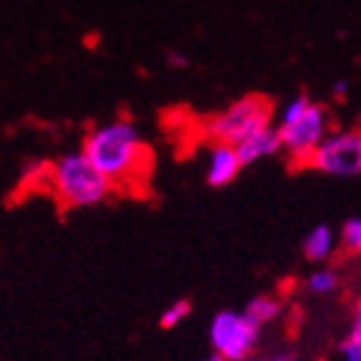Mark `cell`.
Listing matches in <instances>:
<instances>
[{
	"label": "cell",
	"mask_w": 361,
	"mask_h": 361,
	"mask_svg": "<svg viewBox=\"0 0 361 361\" xmlns=\"http://www.w3.org/2000/svg\"><path fill=\"white\" fill-rule=\"evenodd\" d=\"M81 152L114 187L147 175V169L152 167V149L145 145L139 129L127 119L109 121L89 132Z\"/></svg>",
	"instance_id": "obj_1"
},
{
	"label": "cell",
	"mask_w": 361,
	"mask_h": 361,
	"mask_svg": "<svg viewBox=\"0 0 361 361\" xmlns=\"http://www.w3.org/2000/svg\"><path fill=\"white\" fill-rule=\"evenodd\" d=\"M51 192L63 207H94L114 192V185L84 152H71L51 164Z\"/></svg>",
	"instance_id": "obj_2"
},
{
	"label": "cell",
	"mask_w": 361,
	"mask_h": 361,
	"mask_svg": "<svg viewBox=\"0 0 361 361\" xmlns=\"http://www.w3.org/2000/svg\"><path fill=\"white\" fill-rule=\"evenodd\" d=\"M273 119V104L265 97H243L235 104H230L225 111L210 116L205 124L207 137L215 139L212 145H240L245 139L265 132Z\"/></svg>",
	"instance_id": "obj_3"
},
{
	"label": "cell",
	"mask_w": 361,
	"mask_h": 361,
	"mask_svg": "<svg viewBox=\"0 0 361 361\" xmlns=\"http://www.w3.org/2000/svg\"><path fill=\"white\" fill-rule=\"evenodd\" d=\"M260 329L245 311H220L210 321V346L223 361H243L258 346Z\"/></svg>",
	"instance_id": "obj_4"
},
{
	"label": "cell",
	"mask_w": 361,
	"mask_h": 361,
	"mask_svg": "<svg viewBox=\"0 0 361 361\" xmlns=\"http://www.w3.org/2000/svg\"><path fill=\"white\" fill-rule=\"evenodd\" d=\"M308 167L329 177L354 180L361 175V132H329L308 157Z\"/></svg>",
	"instance_id": "obj_5"
},
{
	"label": "cell",
	"mask_w": 361,
	"mask_h": 361,
	"mask_svg": "<svg viewBox=\"0 0 361 361\" xmlns=\"http://www.w3.org/2000/svg\"><path fill=\"white\" fill-rule=\"evenodd\" d=\"M276 129H278V137H281V147L288 152L290 159L308 167L311 152L324 142L326 134L331 132V114L326 111V106L311 102L301 119H295L293 124H286V127H276Z\"/></svg>",
	"instance_id": "obj_6"
},
{
	"label": "cell",
	"mask_w": 361,
	"mask_h": 361,
	"mask_svg": "<svg viewBox=\"0 0 361 361\" xmlns=\"http://www.w3.org/2000/svg\"><path fill=\"white\" fill-rule=\"evenodd\" d=\"M240 162L235 154V147L230 145H212L210 159H207V185L210 187H228L235 177L240 175Z\"/></svg>",
	"instance_id": "obj_7"
},
{
	"label": "cell",
	"mask_w": 361,
	"mask_h": 361,
	"mask_svg": "<svg viewBox=\"0 0 361 361\" xmlns=\"http://www.w3.org/2000/svg\"><path fill=\"white\" fill-rule=\"evenodd\" d=\"M281 149H283V147H281V137H278L276 127H268L265 132L245 139V142H240V145H235V154H238L240 167L255 164L258 159H263V157L278 154Z\"/></svg>",
	"instance_id": "obj_8"
},
{
	"label": "cell",
	"mask_w": 361,
	"mask_h": 361,
	"mask_svg": "<svg viewBox=\"0 0 361 361\" xmlns=\"http://www.w3.org/2000/svg\"><path fill=\"white\" fill-rule=\"evenodd\" d=\"M336 245V235L329 225H316L313 230H308V235L303 238V255L313 263L329 260Z\"/></svg>",
	"instance_id": "obj_9"
},
{
	"label": "cell",
	"mask_w": 361,
	"mask_h": 361,
	"mask_svg": "<svg viewBox=\"0 0 361 361\" xmlns=\"http://www.w3.org/2000/svg\"><path fill=\"white\" fill-rule=\"evenodd\" d=\"M281 311H283V306H281V301H276L273 295H258V298H253V301L247 303V308H245V313L258 326L276 321L278 316H281Z\"/></svg>",
	"instance_id": "obj_10"
},
{
	"label": "cell",
	"mask_w": 361,
	"mask_h": 361,
	"mask_svg": "<svg viewBox=\"0 0 361 361\" xmlns=\"http://www.w3.org/2000/svg\"><path fill=\"white\" fill-rule=\"evenodd\" d=\"M338 351H341L343 361H361V316H359V313L354 316L351 331L343 336Z\"/></svg>",
	"instance_id": "obj_11"
},
{
	"label": "cell",
	"mask_w": 361,
	"mask_h": 361,
	"mask_svg": "<svg viewBox=\"0 0 361 361\" xmlns=\"http://www.w3.org/2000/svg\"><path fill=\"white\" fill-rule=\"evenodd\" d=\"M338 243H341V247L346 250V253L359 255V250H361V220L359 217H349V220L341 225Z\"/></svg>",
	"instance_id": "obj_12"
},
{
	"label": "cell",
	"mask_w": 361,
	"mask_h": 361,
	"mask_svg": "<svg viewBox=\"0 0 361 361\" xmlns=\"http://www.w3.org/2000/svg\"><path fill=\"white\" fill-rule=\"evenodd\" d=\"M338 283V276L331 271V268H319V271H313L311 276H308L306 286L311 293L316 295H326V293H331L334 288H336Z\"/></svg>",
	"instance_id": "obj_13"
},
{
	"label": "cell",
	"mask_w": 361,
	"mask_h": 361,
	"mask_svg": "<svg viewBox=\"0 0 361 361\" xmlns=\"http://www.w3.org/2000/svg\"><path fill=\"white\" fill-rule=\"evenodd\" d=\"M190 313H192V303L187 301V298H177L172 306H167L162 311L159 326H162V329H175V326H180Z\"/></svg>",
	"instance_id": "obj_14"
},
{
	"label": "cell",
	"mask_w": 361,
	"mask_h": 361,
	"mask_svg": "<svg viewBox=\"0 0 361 361\" xmlns=\"http://www.w3.org/2000/svg\"><path fill=\"white\" fill-rule=\"evenodd\" d=\"M41 182V190H51V164L46 162H30L23 169V185Z\"/></svg>",
	"instance_id": "obj_15"
},
{
	"label": "cell",
	"mask_w": 361,
	"mask_h": 361,
	"mask_svg": "<svg viewBox=\"0 0 361 361\" xmlns=\"http://www.w3.org/2000/svg\"><path fill=\"white\" fill-rule=\"evenodd\" d=\"M308 104H311V99H308L306 94H298L295 99H290V102L286 104L283 114H281V124H278V127H286V124H293L295 119H301L303 111L308 109Z\"/></svg>",
	"instance_id": "obj_16"
},
{
	"label": "cell",
	"mask_w": 361,
	"mask_h": 361,
	"mask_svg": "<svg viewBox=\"0 0 361 361\" xmlns=\"http://www.w3.org/2000/svg\"><path fill=\"white\" fill-rule=\"evenodd\" d=\"M167 66L187 68V66H190V59H187L185 54H180V51H169V54H167Z\"/></svg>",
	"instance_id": "obj_17"
},
{
	"label": "cell",
	"mask_w": 361,
	"mask_h": 361,
	"mask_svg": "<svg viewBox=\"0 0 361 361\" xmlns=\"http://www.w3.org/2000/svg\"><path fill=\"white\" fill-rule=\"evenodd\" d=\"M346 94H349V84H346V81H336V84H334V97H336L338 102H343Z\"/></svg>",
	"instance_id": "obj_18"
},
{
	"label": "cell",
	"mask_w": 361,
	"mask_h": 361,
	"mask_svg": "<svg viewBox=\"0 0 361 361\" xmlns=\"http://www.w3.org/2000/svg\"><path fill=\"white\" fill-rule=\"evenodd\" d=\"M243 361H273V356H255V354H250V356H245Z\"/></svg>",
	"instance_id": "obj_19"
},
{
	"label": "cell",
	"mask_w": 361,
	"mask_h": 361,
	"mask_svg": "<svg viewBox=\"0 0 361 361\" xmlns=\"http://www.w3.org/2000/svg\"><path fill=\"white\" fill-rule=\"evenodd\" d=\"M205 361H223V359H220V356H215V354H212L210 359H205Z\"/></svg>",
	"instance_id": "obj_20"
}]
</instances>
